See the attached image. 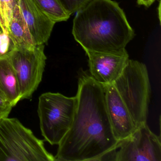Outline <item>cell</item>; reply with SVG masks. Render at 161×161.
Returning a JSON list of instances; mask_svg holds the SVG:
<instances>
[{
	"label": "cell",
	"mask_w": 161,
	"mask_h": 161,
	"mask_svg": "<svg viewBox=\"0 0 161 161\" xmlns=\"http://www.w3.org/2000/svg\"><path fill=\"white\" fill-rule=\"evenodd\" d=\"M3 117L0 114V119L2 118H3Z\"/></svg>",
	"instance_id": "obj_20"
},
{
	"label": "cell",
	"mask_w": 161,
	"mask_h": 161,
	"mask_svg": "<svg viewBox=\"0 0 161 161\" xmlns=\"http://www.w3.org/2000/svg\"><path fill=\"white\" fill-rule=\"evenodd\" d=\"M44 50V44L32 50L12 47L7 53L18 80L21 100L31 98L41 82L47 61Z\"/></svg>",
	"instance_id": "obj_6"
},
{
	"label": "cell",
	"mask_w": 161,
	"mask_h": 161,
	"mask_svg": "<svg viewBox=\"0 0 161 161\" xmlns=\"http://www.w3.org/2000/svg\"><path fill=\"white\" fill-rule=\"evenodd\" d=\"M0 89L13 107L21 100L18 80L7 54L0 55Z\"/></svg>",
	"instance_id": "obj_12"
},
{
	"label": "cell",
	"mask_w": 161,
	"mask_h": 161,
	"mask_svg": "<svg viewBox=\"0 0 161 161\" xmlns=\"http://www.w3.org/2000/svg\"><path fill=\"white\" fill-rule=\"evenodd\" d=\"M156 0H136L137 4L146 7H149Z\"/></svg>",
	"instance_id": "obj_18"
},
{
	"label": "cell",
	"mask_w": 161,
	"mask_h": 161,
	"mask_svg": "<svg viewBox=\"0 0 161 161\" xmlns=\"http://www.w3.org/2000/svg\"><path fill=\"white\" fill-rule=\"evenodd\" d=\"M90 76L102 85L111 84L120 76L129 56L126 50L118 53L85 52Z\"/></svg>",
	"instance_id": "obj_8"
},
{
	"label": "cell",
	"mask_w": 161,
	"mask_h": 161,
	"mask_svg": "<svg viewBox=\"0 0 161 161\" xmlns=\"http://www.w3.org/2000/svg\"><path fill=\"white\" fill-rule=\"evenodd\" d=\"M115 161H161L160 136L153 133L147 123L136 129L129 137L119 141Z\"/></svg>",
	"instance_id": "obj_7"
},
{
	"label": "cell",
	"mask_w": 161,
	"mask_h": 161,
	"mask_svg": "<svg viewBox=\"0 0 161 161\" xmlns=\"http://www.w3.org/2000/svg\"><path fill=\"white\" fill-rule=\"evenodd\" d=\"M13 108L7 101L0 97V114L3 117L8 116Z\"/></svg>",
	"instance_id": "obj_17"
},
{
	"label": "cell",
	"mask_w": 161,
	"mask_h": 161,
	"mask_svg": "<svg viewBox=\"0 0 161 161\" xmlns=\"http://www.w3.org/2000/svg\"><path fill=\"white\" fill-rule=\"evenodd\" d=\"M72 33L85 51L120 52L135 36L124 11L112 0H91L77 12Z\"/></svg>",
	"instance_id": "obj_2"
},
{
	"label": "cell",
	"mask_w": 161,
	"mask_h": 161,
	"mask_svg": "<svg viewBox=\"0 0 161 161\" xmlns=\"http://www.w3.org/2000/svg\"><path fill=\"white\" fill-rule=\"evenodd\" d=\"M76 106V96L47 92L39 97L37 114L40 130L48 143L59 145L72 125Z\"/></svg>",
	"instance_id": "obj_5"
},
{
	"label": "cell",
	"mask_w": 161,
	"mask_h": 161,
	"mask_svg": "<svg viewBox=\"0 0 161 161\" xmlns=\"http://www.w3.org/2000/svg\"><path fill=\"white\" fill-rule=\"evenodd\" d=\"M41 10L55 23L67 21L70 15L59 0H34Z\"/></svg>",
	"instance_id": "obj_13"
},
{
	"label": "cell",
	"mask_w": 161,
	"mask_h": 161,
	"mask_svg": "<svg viewBox=\"0 0 161 161\" xmlns=\"http://www.w3.org/2000/svg\"><path fill=\"white\" fill-rule=\"evenodd\" d=\"M103 86L106 110L112 130L117 140L120 141L130 136L136 128L114 84Z\"/></svg>",
	"instance_id": "obj_9"
},
{
	"label": "cell",
	"mask_w": 161,
	"mask_h": 161,
	"mask_svg": "<svg viewBox=\"0 0 161 161\" xmlns=\"http://www.w3.org/2000/svg\"><path fill=\"white\" fill-rule=\"evenodd\" d=\"M113 84L129 110L136 128L147 123L151 89L146 65L129 59Z\"/></svg>",
	"instance_id": "obj_4"
},
{
	"label": "cell",
	"mask_w": 161,
	"mask_h": 161,
	"mask_svg": "<svg viewBox=\"0 0 161 161\" xmlns=\"http://www.w3.org/2000/svg\"><path fill=\"white\" fill-rule=\"evenodd\" d=\"M91 0H59L66 11L71 15L84 7Z\"/></svg>",
	"instance_id": "obj_15"
},
{
	"label": "cell",
	"mask_w": 161,
	"mask_h": 161,
	"mask_svg": "<svg viewBox=\"0 0 161 161\" xmlns=\"http://www.w3.org/2000/svg\"><path fill=\"white\" fill-rule=\"evenodd\" d=\"M17 0H0V27L7 31Z\"/></svg>",
	"instance_id": "obj_14"
},
{
	"label": "cell",
	"mask_w": 161,
	"mask_h": 161,
	"mask_svg": "<svg viewBox=\"0 0 161 161\" xmlns=\"http://www.w3.org/2000/svg\"><path fill=\"white\" fill-rule=\"evenodd\" d=\"M7 32L14 47L32 50L36 46L18 3L14 8Z\"/></svg>",
	"instance_id": "obj_11"
},
{
	"label": "cell",
	"mask_w": 161,
	"mask_h": 161,
	"mask_svg": "<svg viewBox=\"0 0 161 161\" xmlns=\"http://www.w3.org/2000/svg\"><path fill=\"white\" fill-rule=\"evenodd\" d=\"M72 125L58 145L55 161H100L115 148L103 86L86 72L80 73Z\"/></svg>",
	"instance_id": "obj_1"
},
{
	"label": "cell",
	"mask_w": 161,
	"mask_h": 161,
	"mask_svg": "<svg viewBox=\"0 0 161 161\" xmlns=\"http://www.w3.org/2000/svg\"><path fill=\"white\" fill-rule=\"evenodd\" d=\"M8 33L2 32L0 34V55L7 54L10 51V44Z\"/></svg>",
	"instance_id": "obj_16"
},
{
	"label": "cell",
	"mask_w": 161,
	"mask_h": 161,
	"mask_svg": "<svg viewBox=\"0 0 161 161\" xmlns=\"http://www.w3.org/2000/svg\"><path fill=\"white\" fill-rule=\"evenodd\" d=\"M17 3L36 45L47 43L56 23L41 10L34 0H17Z\"/></svg>",
	"instance_id": "obj_10"
},
{
	"label": "cell",
	"mask_w": 161,
	"mask_h": 161,
	"mask_svg": "<svg viewBox=\"0 0 161 161\" xmlns=\"http://www.w3.org/2000/svg\"><path fill=\"white\" fill-rule=\"evenodd\" d=\"M43 140L18 119H0V161H54Z\"/></svg>",
	"instance_id": "obj_3"
},
{
	"label": "cell",
	"mask_w": 161,
	"mask_h": 161,
	"mask_svg": "<svg viewBox=\"0 0 161 161\" xmlns=\"http://www.w3.org/2000/svg\"><path fill=\"white\" fill-rule=\"evenodd\" d=\"M0 97H1L3 98L4 99L6 100L5 99V97H4V95H3V93L1 89H0Z\"/></svg>",
	"instance_id": "obj_19"
}]
</instances>
